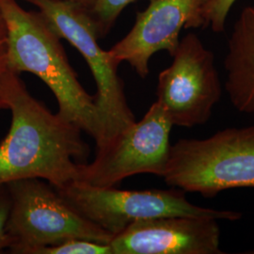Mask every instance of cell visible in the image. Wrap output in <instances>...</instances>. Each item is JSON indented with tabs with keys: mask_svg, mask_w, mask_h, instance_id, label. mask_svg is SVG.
Listing matches in <instances>:
<instances>
[{
	"mask_svg": "<svg viewBox=\"0 0 254 254\" xmlns=\"http://www.w3.org/2000/svg\"><path fill=\"white\" fill-rule=\"evenodd\" d=\"M163 178L170 187L205 198L233 189H254V127L179 139L171 146Z\"/></svg>",
	"mask_w": 254,
	"mask_h": 254,
	"instance_id": "obj_3",
	"label": "cell"
},
{
	"mask_svg": "<svg viewBox=\"0 0 254 254\" xmlns=\"http://www.w3.org/2000/svg\"><path fill=\"white\" fill-rule=\"evenodd\" d=\"M29 254H112L109 244L86 239H70L56 245L38 247Z\"/></svg>",
	"mask_w": 254,
	"mask_h": 254,
	"instance_id": "obj_13",
	"label": "cell"
},
{
	"mask_svg": "<svg viewBox=\"0 0 254 254\" xmlns=\"http://www.w3.org/2000/svg\"><path fill=\"white\" fill-rule=\"evenodd\" d=\"M84 218L115 236L132 223L161 217H192L236 221L242 213L200 207L187 200L186 192L176 190H121L83 181L55 188Z\"/></svg>",
	"mask_w": 254,
	"mask_h": 254,
	"instance_id": "obj_4",
	"label": "cell"
},
{
	"mask_svg": "<svg viewBox=\"0 0 254 254\" xmlns=\"http://www.w3.org/2000/svg\"><path fill=\"white\" fill-rule=\"evenodd\" d=\"M10 73L8 59V32L5 20L0 10V109H6L4 90Z\"/></svg>",
	"mask_w": 254,
	"mask_h": 254,
	"instance_id": "obj_15",
	"label": "cell"
},
{
	"mask_svg": "<svg viewBox=\"0 0 254 254\" xmlns=\"http://www.w3.org/2000/svg\"><path fill=\"white\" fill-rule=\"evenodd\" d=\"M225 90L238 111L254 115V6L242 9L228 41Z\"/></svg>",
	"mask_w": 254,
	"mask_h": 254,
	"instance_id": "obj_11",
	"label": "cell"
},
{
	"mask_svg": "<svg viewBox=\"0 0 254 254\" xmlns=\"http://www.w3.org/2000/svg\"><path fill=\"white\" fill-rule=\"evenodd\" d=\"M209 0H150L127 36L109 53L118 63H127L141 77L150 73L155 53L165 50L173 57L180 43L182 29L206 27L202 9Z\"/></svg>",
	"mask_w": 254,
	"mask_h": 254,
	"instance_id": "obj_9",
	"label": "cell"
},
{
	"mask_svg": "<svg viewBox=\"0 0 254 254\" xmlns=\"http://www.w3.org/2000/svg\"><path fill=\"white\" fill-rule=\"evenodd\" d=\"M173 125L158 102L139 122L121 131L99 148L91 163H80L79 180L102 188H115L137 174L163 177L170 156Z\"/></svg>",
	"mask_w": 254,
	"mask_h": 254,
	"instance_id": "obj_7",
	"label": "cell"
},
{
	"mask_svg": "<svg viewBox=\"0 0 254 254\" xmlns=\"http://www.w3.org/2000/svg\"><path fill=\"white\" fill-rule=\"evenodd\" d=\"M4 103L11 122L0 142V185L39 178L58 188L79 180L91 154L81 129L34 98L18 73L9 74Z\"/></svg>",
	"mask_w": 254,
	"mask_h": 254,
	"instance_id": "obj_1",
	"label": "cell"
},
{
	"mask_svg": "<svg viewBox=\"0 0 254 254\" xmlns=\"http://www.w3.org/2000/svg\"><path fill=\"white\" fill-rule=\"evenodd\" d=\"M67 1H72V2L81 5L83 7H85L86 9H91L95 0H67Z\"/></svg>",
	"mask_w": 254,
	"mask_h": 254,
	"instance_id": "obj_17",
	"label": "cell"
},
{
	"mask_svg": "<svg viewBox=\"0 0 254 254\" xmlns=\"http://www.w3.org/2000/svg\"><path fill=\"white\" fill-rule=\"evenodd\" d=\"M236 0H209L202 9V16L206 27L216 33L225 30L228 15Z\"/></svg>",
	"mask_w": 254,
	"mask_h": 254,
	"instance_id": "obj_14",
	"label": "cell"
},
{
	"mask_svg": "<svg viewBox=\"0 0 254 254\" xmlns=\"http://www.w3.org/2000/svg\"><path fill=\"white\" fill-rule=\"evenodd\" d=\"M173 64L158 75L156 102L173 127H193L208 122L222 94L215 57L195 33L180 40Z\"/></svg>",
	"mask_w": 254,
	"mask_h": 254,
	"instance_id": "obj_8",
	"label": "cell"
},
{
	"mask_svg": "<svg viewBox=\"0 0 254 254\" xmlns=\"http://www.w3.org/2000/svg\"><path fill=\"white\" fill-rule=\"evenodd\" d=\"M8 32L9 70L33 73L51 90L59 113L95 140H105V127L95 95L82 87L69 64L61 38L39 11L23 9L16 0H0Z\"/></svg>",
	"mask_w": 254,
	"mask_h": 254,
	"instance_id": "obj_2",
	"label": "cell"
},
{
	"mask_svg": "<svg viewBox=\"0 0 254 254\" xmlns=\"http://www.w3.org/2000/svg\"><path fill=\"white\" fill-rule=\"evenodd\" d=\"M11 207V199L7 184L0 185V252L9 249L12 241L7 225Z\"/></svg>",
	"mask_w": 254,
	"mask_h": 254,
	"instance_id": "obj_16",
	"label": "cell"
},
{
	"mask_svg": "<svg viewBox=\"0 0 254 254\" xmlns=\"http://www.w3.org/2000/svg\"><path fill=\"white\" fill-rule=\"evenodd\" d=\"M136 0H95L89 9L95 22L99 39L106 36L119 15L131 3Z\"/></svg>",
	"mask_w": 254,
	"mask_h": 254,
	"instance_id": "obj_12",
	"label": "cell"
},
{
	"mask_svg": "<svg viewBox=\"0 0 254 254\" xmlns=\"http://www.w3.org/2000/svg\"><path fill=\"white\" fill-rule=\"evenodd\" d=\"M26 1L38 8L59 37L75 47L89 65L97 86L95 97L105 127V140L101 146L104 145L136 122L119 76L120 64L99 46L96 25L89 9L67 0Z\"/></svg>",
	"mask_w": 254,
	"mask_h": 254,
	"instance_id": "obj_6",
	"label": "cell"
},
{
	"mask_svg": "<svg viewBox=\"0 0 254 254\" xmlns=\"http://www.w3.org/2000/svg\"><path fill=\"white\" fill-rule=\"evenodd\" d=\"M112 254H223L218 220L161 217L138 220L113 236Z\"/></svg>",
	"mask_w": 254,
	"mask_h": 254,
	"instance_id": "obj_10",
	"label": "cell"
},
{
	"mask_svg": "<svg viewBox=\"0 0 254 254\" xmlns=\"http://www.w3.org/2000/svg\"><path fill=\"white\" fill-rule=\"evenodd\" d=\"M11 207L7 230L11 254H29L38 247L70 239L109 244L113 236L84 218L48 182L39 178L9 182Z\"/></svg>",
	"mask_w": 254,
	"mask_h": 254,
	"instance_id": "obj_5",
	"label": "cell"
}]
</instances>
